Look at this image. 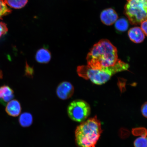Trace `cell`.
<instances>
[{
  "mask_svg": "<svg viewBox=\"0 0 147 147\" xmlns=\"http://www.w3.org/2000/svg\"><path fill=\"white\" fill-rule=\"evenodd\" d=\"M119 60L116 47L106 39L94 45L87 57V65L94 69L113 66Z\"/></svg>",
  "mask_w": 147,
  "mask_h": 147,
  "instance_id": "obj_1",
  "label": "cell"
},
{
  "mask_svg": "<svg viewBox=\"0 0 147 147\" xmlns=\"http://www.w3.org/2000/svg\"><path fill=\"white\" fill-rule=\"evenodd\" d=\"M102 130L96 116L82 122L75 131V142L78 147H95Z\"/></svg>",
  "mask_w": 147,
  "mask_h": 147,
  "instance_id": "obj_2",
  "label": "cell"
},
{
  "mask_svg": "<svg viewBox=\"0 0 147 147\" xmlns=\"http://www.w3.org/2000/svg\"><path fill=\"white\" fill-rule=\"evenodd\" d=\"M129 67L127 63L119 59L115 65L100 69H92L88 65L79 66L77 71L82 78L89 80L97 85H102L108 82L115 73L127 70Z\"/></svg>",
  "mask_w": 147,
  "mask_h": 147,
  "instance_id": "obj_3",
  "label": "cell"
},
{
  "mask_svg": "<svg viewBox=\"0 0 147 147\" xmlns=\"http://www.w3.org/2000/svg\"><path fill=\"white\" fill-rule=\"evenodd\" d=\"M125 12L132 24L137 25L147 20V0H126Z\"/></svg>",
  "mask_w": 147,
  "mask_h": 147,
  "instance_id": "obj_4",
  "label": "cell"
},
{
  "mask_svg": "<svg viewBox=\"0 0 147 147\" xmlns=\"http://www.w3.org/2000/svg\"><path fill=\"white\" fill-rule=\"evenodd\" d=\"M91 113L89 105L82 100H73L67 108L68 115L71 120L78 122L86 121Z\"/></svg>",
  "mask_w": 147,
  "mask_h": 147,
  "instance_id": "obj_5",
  "label": "cell"
},
{
  "mask_svg": "<svg viewBox=\"0 0 147 147\" xmlns=\"http://www.w3.org/2000/svg\"><path fill=\"white\" fill-rule=\"evenodd\" d=\"M74 90V87L71 83L64 82L61 83L58 86L56 93L59 98L62 100H66L72 96Z\"/></svg>",
  "mask_w": 147,
  "mask_h": 147,
  "instance_id": "obj_6",
  "label": "cell"
},
{
  "mask_svg": "<svg viewBox=\"0 0 147 147\" xmlns=\"http://www.w3.org/2000/svg\"><path fill=\"white\" fill-rule=\"evenodd\" d=\"M100 18L104 24L110 26L114 24L118 19V15L114 9L108 8L101 13Z\"/></svg>",
  "mask_w": 147,
  "mask_h": 147,
  "instance_id": "obj_7",
  "label": "cell"
},
{
  "mask_svg": "<svg viewBox=\"0 0 147 147\" xmlns=\"http://www.w3.org/2000/svg\"><path fill=\"white\" fill-rule=\"evenodd\" d=\"M130 39L136 43L142 42L145 39V35L142 29L139 27H134L130 28L128 32Z\"/></svg>",
  "mask_w": 147,
  "mask_h": 147,
  "instance_id": "obj_8",
  "label": "cell"
},
{
  "mask_svg": "<svg viewBox=\"0 0 147 147\" xmlns=\"http://www.w3.org/2000/svg\"><path fill=\"white\" fill-rule=\"evenodd\" d=\"M22 108L20 103L16 100L9 102L5 108V111L8 114L12 117L18 116L21 113Z\"/></svg>",
  "mask_w": 147,
  "mask_h": 147,
  "instance_id": "obj_9",
  "label": "cell"
},
{
  "mask_svg": "<svg viewBox=\"0 0 147 147\" xmlns=\"http://www.w3.org/2000/svg\"><path fill=\"white\" fill-rule=\"evenodd\" d=\"M14 92L11 88L7 86L0 87V99L3 104H5L11 100L14 97Z\"/></svg>",
  "mask_w": 147,
  "mask_h": 147,
  "instance_id": "obj_10",
  "label": "cell"
},
{
  "mask_svg": "<svg viewBox=\"0 0 147 147\" xmlns=\"http://www.w3.org/2000/svg\"><path fill=\"white\" fill-rule=\"evenodd\" d=\"M35 57L36 61L38 63H47L51 60V54L47 49L42 48L37 51Z\"/></svg>",
  "mask_w": 147,
  "mask_h": 147,
  "instance_id": "obj_11",
  "label": "cell"
},
{
  "mask_svg": "<svg viewBox=\"0 0 147 147\" xmlns=\"http://www.w3.org/2000/svg\"><path fill=\"white\" fill-rule=\"evenodd\" d=\"M19 122L23 127H26L30 126L33 122L32 115L28 113H24L20 116Z\"/></svg>",
  "mask_w": 147,
  "mask_h": 147,
  "instance_id": "obj_12",
  "label": "cell"
},
{
  "mask_svg": "<svg viewBox=\"0 0 147 147\" xmlns=\"http://www.w3.org/2000/svg\"><path fill=\"white\" fill-rule=\"evenodd\" d=\"M129 26L128 20L124 18L117 19L115 23V28L119 32H125L127 30Z\"/></svg>",
  "mask_w": 147,
  "mask_h": 147,
  "instance_id": "obj_13",
  "label": "cell"
},
{
  "mask_svg": "<svg viewBox=\"0 0 147 147\" xmlns=\"http://www.w3.org/2000/svg\"><path fill=\"white\" fill-rule=\"evenodd\" d=\"M7 5L16 9L23 8L27 4L28 0H4Z\"/></svg>",
  "mask_w": 147,
  "mask_h": 147,
  "instance_id": "obj_14",
  "label": "cell"
},
{
  "mask_svg": "<svg viewBox=\"0 0 147 147\" xmlns=\"http://www.w3.org/2000/svg\"><path fill=\"white\" fill-rule=\"evenodd\" d=\"M11 11L12 10L7 7L4 0H0V19L10 14Z\"/></svg>",
  "mask_w": 147,
  "mask_h": 147,
  "instance_id": "obj_15",
  "label": "cell"
},
{
  "mask_svg": "<svg viewBox=\"0 0 147 147\" xmlns=\"http://www.w3.org/2000/svg\"><path fill=\"white\" fill-rule=\"evenodd\" d=\"M134 146L135 147H147V134L137 138L134 141Z\"/></svg>",
  "mask_w": 147,
  "mask_h": 147,
  "instance_id": "obj_16",
  "label": "cell"
},
{
  "mask_svg": "<svg viewBox=\"0 0 147 147\" xmlns=\"http://www.w3.org/2000/svg\"><path fill=\"white\" fill-rule=\"evenodd\" d=\"M8 31V28L6 24L3 22H0V38L6 34Z\"/></svg>",
  "mask_w": 147,
  "mask_h": 147,
  "instance_id": "obj_17",
  "label": "cell"
},
{
  "mask_svg": "<svg viewBox=\"0 0 147 147\" xmlns=\"http://www.w3.org/2000/svg\"><path fill=\"white\" fill-rule=\"evenodd\" d=\"M140 24L141 29H142L145 36H147V20H145Z\"/></svg>",
  "mask_w": 147,
  "mask_h": 147,
  "instance_id": "obj_18",
  "label": "cell"
},
{
  "mask_svg": "<svg viewBox=\"0 0 147 147\" xmlns=\"http://www.w3.org/2000/svg\"><path fill=\"white\" fill-rule=\"evenodd\" d=\"M141 113L143 116L147 118V102H145L142 106Z\"/></svg>",
  "mask_w": 147,
  "mask_h": 147,
  "instance_id": "obj_19",
  "label": "cell"
},
{
  "mask_svg": "<svg viewBox=\"0 0 147 147\" xmlns=\"http://www.w3.org/2000/svg\"><path fill=\"white\" fill-rule=\"evenodd\" d=\"M33 72H34V71H33L32 68H31L27 64L26 66V74L29 76H32Z\"/></svg>",
  "mask_w": 147,
  "mask_h": 147,
  "instance_id": "obj_20",
  "label": "cell"
},
{
  "mask_svg": "<svg viewBox=\"0 0 147 147\" xmlns=\"http://www.w3.org/2000/svg\"><path fill=\"white\" fill-rule=\"evenodd\" d=\"M3 73L2 71L0 70V79H2L3 78Z\"/></svg>",
  "mask_w": 147,
  "mask_h": 147,
  "instance_id": "obj_21",
  "label": "cell"
}]
</instances>
